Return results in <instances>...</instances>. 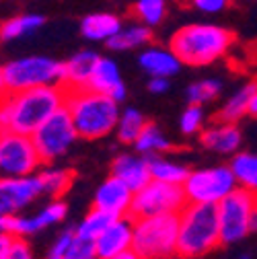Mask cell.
I'll use <instances>...</instances> for the list:
<instances>
[{
  "mask_svg": "<svg viewBox=\"0 0 257 259\" xmlns=\"http://www.w3.org/2000/svg\"><path fill=\"white\" fill-rule=\"evenodd\" d=\"M66 97L68 89L64 84L9 91L0 99V127L31 136L48 117L66 105Z\"/></svg>",
  "mask_w": 257,
  "mask_h": 259,
  "instance_id": "cell-1",
  "label": "cell"
},
{
  "mask_svg": "<svg viewBox=\"0 0 257 259\" xmlns=\"http://www.w3.org/2000/svg\"><path fill=\"white\" fill-rule=\"evenodd\" d=\"M66 109L74 121L78 138L99 140L109 136L119 121V101L91 89H68Z\"/></svg>",
  "mask_w": 257,
  "mask_h": 259,
  "instance_id": "cell-2",
  "label": "cell"
},
{
  "mask_svg": "<svg viewBox=\"0 0 257 259\" xmlns=\"http://www.w3.org/2000/svg\"><path fill=\"white\" fill-rule=\"evenodd\" d=\"M235 35L229 29L210 23H194L181 27L171 37V50L181 64L187 66H208L220 60L233 46Z\"/></svg>",
  "mask_w": 257,
  "mask_h": 259,
  "instance_id": "cell-3",
  "label": "cell"
},
{
  "mask_svg": "<svg viewBox=\"0 0 257 259\" xmlns=\"http://www.w3.org/2000/svg\"><path fill=\"white\" fill-rule=\"evenodd\" d=\"M222 245L218 208L214 204H194L179 212L177 255L183 259H198Z\"/></svg>",
  "mask_w": 257,
  "mask_h": 259,
  "instance_id": "cell-4",
  "label": "cell"
},
{
  "mask_svg": "<svg viewBox=\"0 0 257 259\" xmlns=\"http://www.w3.org/2000/svg\"><path fill=\"white\" fill-rule=\"evenodd\" d=\"M179 214H156L134 218L132 249L142 259H171L177 255Z\"/></svg>",
  "mask_w": 257,
  "mask_h": 259,
  "instance_id": "cell-5",
  "label": "cell"
},
{
  "mask_svg": "<svg viewBox=\"0 0 257 259\" xmlns=\"http://www.w3.org/2000/svg\"><path fill=\"white\" fill-rule=\"evenodd\" d=\"M7 91H23L41 84L64 82V62L48 56H27L13 60L0 68Z\"/></svg>",
  "mask_w": 257,
  "mask_h": 259,
  "instance_id": "cell-6",
  "label": "cell"
},
{
  "mask_svg": "<svg viewBox=\"0 0 257 259\" xmlns=\"http://www.w3.org/2000/svg\"><path fill=\"white\" fill-rule=\"evenodd\" d=\"M41 163V154L29 134L0 127V173L7 177L35 175Z\"/></svg>",
  "mask_w": 257,
  "mask_h": 259,
  "instance_id": "cell-7",
  "label": "cell"
},
{
  "mask_svg": "<svg viewBox=\"0 0 257 259\" xmlns=\"http://www.w3.org/2000/svg\"><path fill=\"white\" fill-rule=\"evenodd\" d=\"M255 202H257V193L239 185L227 198L216 204L222 245L239 243L251 233V212Z\"/></svg>",
  "mask_w": 257,
  "mask_h": 259,
  "instance_id": "cell-8",
  "label": "cell"
},
{
  "mask_svg": "<svg viewBox=\"0 0 257 259\" xmlns=\"http://www.w3.org/2000/svg\"><path fill=\"white\" fill-rule=\"evenodd\" d=\"M237 187H239V181H237L231 165L189 171L187 179L183 181V191L187 196V202H194V204H214L216 206L220 200H224Z\"/></svg>",
  "mask_w": 257,
  "mask_h": 259,
  "instance_id": "cell-9",
  "label": "cell"
},
{
  "mask_svg": "<svg viewBox=\"0 0 257 259\" xmlns=\"http://www.w3.org/2000/svg\"><path fill=\"white\" fill-rule=\"evenodd\" d=\"M187 206L183 185L150 179L142 189L134 191L130 216H156V214H179Z\"/></svg>",
  "mask_w": 257,
  "mask_h": 259,
  "instance_id": "cell-10",
  "label": "cell"
},
{
  "mask_svg": "<svg viewBox=\"0 0 257 259\" xmlns=\"http://www.w3.org/2000/svg\"><path fill=\"white\" fill-rule=\"evenodd\" d=\"M31 138H33L44 163H54V160L66 154L78 138V132H76L74 121H72L66 105L58 109L52 117H48L35 132L31 134Z\"/></svg>",
  "mask_w": 257,
  "mask_h": 259,
  "instance_id": "cell-11",
  "label": "cell"
},
{
  "mask_svg": "<svg viewBox=\"0 0 257 259\" xmlns=\"http://www.w3.org/2000/svg\"><path fill=\"white\" fill-rule=\"evenodd\" d=\"M39 196H44V189L37 173L27 177H0V214H21Z\"/></svg>",
  "mask_w": 257,
  "mask_h": 259,
  "instance_id": "cell-12",
  "label": "cell"
},
{
  "mask_svg": "<svg viewBox=\"0 0 257 259\" xmlns=\"http://www.w3.org/2000/svg\"><path fill=\"white\" fill-rule=\"evenodd\" d=\"M132 243H134V218L130 214L117 216L97 237L95 251H97L99 259H107V257H113L117 253L132 249Z\"/></svg>",
  "mask_w": 257,
  "mask_h": 259,
  "instance_id": "cell-13",
  "label": "cell"
},
{
  "mask_svg": "<svg viewBox=\"0 0 257 259\" xmlns=\"http://www.w3.org/2000/svg\"><path fill=\"white\" fill-rule=\"evenodd\" d=\"M132 198H134V191L123 181H119L115 175H111L95 191L93 206L111 212L113 216H127L132 208Z\"/></svg>",
  "mask_w": 257,
  "mask_h": 259,
  "instance_id": "cell-14",
  "label": "cell"
},
{
  "mask_svg": "<svg viewBox=\"0 0 257 259\" xmlns=\"http://www.w3.org/2000/svg\"><path fill=\"white\" fill-rule=\"evenodd\" d=\"M200 144L206 150H212L216 154H237L243 144L241 127L235 121H222L218 119L210 127H204L200 132Z\"/></svg>",
  "mask_w": 257,
  "mask_h": 259,
  "instance_id": "cell-15",
  "label": "cell"
},
{
  "mask_svg": "<svg viewBox=\"0 0 257 259\" xmlns=\"http://www.w3.org/2000/svg\"><path fill=\"white\" fill-rule=\"evenodd\" d=\"M111 175H115L119 181H123L132 191L142 189L152 177L148 167V156L140 152H123L113 158L111 163Z\"/></svg>",
  "mask_w": 257,
  "mask_h": 259,
  "instance_id": "cell-16",
  "label": "cell"
},
{
  "mask_svg": "<svg viewBox=\"0 0 257 259\" xmlns=\"http://www.w3.org/2000/svg\"><path fill=\"white\" fill-rule=\"evenodd\" d=\"M68 214V206L62 198H52L48 206H44L37 214L33 216H21L17 214V237H29L35 235L48 226L60 224Z\"/></svg>",
  "mask_w": 257,
  "mask_h": 259,
  "instance_id": "cell-17",
  "label": "cell"
},
{
  "mask_svg": "<svg viewBox=\"0 0 257 259\" xmlns=\"http://www.w3.org/2000/svg\"><path fill=\"white\" fill-rule=\"evenodd\" d=\"M87 89L97 91V93H105L119 103L125 99V84L121 80L119 68H117V64L109 58H99L97 66H95V70L89 78Z\"/></svg>",
  "mask_w": 257,
  "mask_h": 259,
  "instance_id": "cell-18",
  "label": "cell"
},
{
  "mask_svg": "<svg viewBox=\"0 0 257 259\" xmlns=\"http://www.w3.org/2000/svg\"><path fill=\"white\" fill-rule=\"evenodd\" d=\"M99 54H95L91 50L76 52L70 60L64 62V87L66 89H87L89 78L99 62Z\"/></svg>",
  "mask_w": 257,
  "mask_h": 259,
  "instance_id": "cell-19",
  "label": "cell"
},
{
  "mask_svg": "<svg viewBox=\"0 0 257 259\" xmlns=\"http://www.w3.org/2000/svg\"><path fill=\"white\" fill-rule=\"evenodd\" d=\"M138 62H140V68L148 76L171 78L181 68V60L177 58V54L173 50H165V48H146L138 56Z\"/></svg>",
  "mask_w": 257,
  "mask_h": 259,
  "instance_id": "cell-20",
  "label": "cell"
},
{
  "mask_svg": "<svg viewBox=\"0 0 257 259\" xmlns=\"http://www.w3.org/2000/svg\"><path fill=\"white\" fill-rule=\"evenodd\" d=\"M121 29V19L111 13H95L80 21V33L91 41H107Z\"/></svg>",
  "mask_w": 257,
  "mask_h": 259,
  "instance_id": "cell-21",
  "label": "cell"
},
{
  "mask_svg": "<svg viewBox=\"0 0 257 259\" xmlns=\"http://www.w3.org/2000/svg\"><path fill=\"white\" fill-rule=\"evenodd\" d=\"M150 41H152V29L144 23H134V25L121 27L105 44L113 52H125V50H136L140 46H146Z\"/></svg>",
  "mask_w": 257,
  "mask_h": 259,
  "instance_id": "cell-22",
  "label": "cell"
},
{
  "mask_svg": "<svg viewBox=\"0 0 257 259\" xmlns=\"http://www.w3.org/2000/svg\"><path fill=\"white\" fill-rule=\"evenodd\" d=\"M46 19L41 15H17L0 23V41H13L33 35L44 27Z\"/></svg>",
  "mask_w": 257,
  "mask_h": 259,
  "instance_id": "cell-23",
  "label": "cell"
},
{
  "mask_svg": "<svg viewBox=\"0 0 257 259\" xmlns=\"http://www.w3.org/2000/svg\"><path fill=\"white\" fill-rule=\"evenodd\" d=\"M148 167H150V177L156 181H167V183H179L189 175V169L173 158H167L165 154H150L148 156Z\"/></svg>",
  "mask_w": 257,
  "mask_h": 259,
  "instance_id": "cell-24",
  "label": "cell"
},
{
  "mask_svg": "<svg viewBox=\"0 0 257 259\" xmlns=\"http://www.w3.org/2000/svg\"><path fill=\"white\" fill-rule=\"evenodd\" d=\"M253 93H257V80L243 84V87L231 97V99L222 105V109H220V113H218V119L239 123V119H243V117L247 115L249 101H251Z\"/></svg>",
  "mask_w": 257,
  "mask_h": 259,
  "instance_id": "cell-25",
  "label": "cell"
},
{
  "mask_svg": "<svg viewBox=\"0 0 257 259\" xmlns=\"http://www.w3.org/2000/svg\"><path fill=\"white\" fill-rule=\"evenodd\" d=\"M37 177L41 181V189H44V196L50 198H62L72 185V173L64 167H46L37 171Z\"/></svg>",
  "mask_w": 257,
  "mask_h": 259,
  "instance_id": "cell-26",
  "label": "cell"
},
{
  "mask_svg": "<svg viewBox=\"0 0 257 259\" xmlns=\"http://www.w3.org/2000/svg\"><path fill=\"white\" fill-rule=\"evenodd\" d=\"M134 148H136V152H140L144 156H150V154L169 152L173 148V144L156 123H146L144 130H142V134L134 142Z\"/></svg>",
  "mask_w": 257,
  "mask_h": 259,
  "instance_id": "cell-27",
  "label": "cell"
},
{
  "mask_svg": "<svg viewBox=\"0 0 257 259\" xmlns=\"http://www.w3.org/2000/svg\"><path fill=\"white\" fill-rule=\"evenodd\" d=\"M146 117L134 109V107H125L121 113H119V121H117V127H115V134L119 138L121 144H132L138 140V136L142 134V130L146 125Z\"/></svg>",
  "mask_w": 257,
  "mask_h": 259,
  "instance_id": "cell-28",
  "label": "cell"
},
{
  "mask_svg": "<svg viewBox=\"0 0 257 259\" xmlns=\"http://www.w3.org/2000/svg\"><path fill=\"white\" fill-rule=\"evenodd\" d=\"M117 216H113L111 212H105L101 208H95L89 210V214L78 222V226L74 229V233L80 237V239H87V241H97V237L107 229V226L115 220Z\"/></svg>",
  "mask_w": 257,
  "mask_h": 259,
  "instance_id": "cell-29",
  "label": "cell"
},
{
  "mask_svg": "<svg viewBox=\"0 0 257 259\" xmlns=\"http://www.w3.org/2000/svg\"><path fill=\"white\" fill-rule=\"evenodd\" d=\"M231 169L241 187L257 193V154L253 152H237L233 154Z\"/></svg>",
  "mask_w": 257,
  "mask_h": 259,
  "instance_id": "cell-30",
  "label": "cell"
},
{
  "mask_svg": "<svg viewBox=\"0 0 257 259\" xmlns=\"http://www.w3.org/2000/svg\"><path fill=\"white\" fill-rule=\"evenodd\" d=\"M132 15L148 27H156L163 23L167 15V3L165 0H136L132 7Z\"/></svg>",
  "mask_w": 257,
  "mask_h": 259,
  "instance_id": "cell-31",
  "label": "cell"
},
{
  "mask_svg": "<svg viewBox=\"0 0 257 259\" xmlns=\"http://www.w3.org/2000/svg\"><path fill=\"white\" fill-rule=\"evenodd\" d=\"M220 80H214V78H204V80H198V82H191L187 87V101L189 103H196V105H204V103H210L214 101L216 97L220 95Z\"/></svg>",
  "mask_w": 257,
  "mask_h": 259,
  "instance_id": "cell-32",
  "label": "cell"
},
{
  "mask_svg": "<svg viewBox=\"0 0 257 259\" xmlns=\"http://www.w3.org/2000/svg\"><path fill=\"white\" fill-rule=\"evenodd\" d=\"M204 109L202 105H196V103H189L185 107V111L181 113L179 117V130H181V134L185 136H194V134H200L202 130H204Z\"/></svg>",
  "mask_w": 257,
  "mask_h": 259,
  "instance_id": "cell-33",
  "label": "cell"
},
{
  "mask_svg": "<svg viewBox=\"0 0 257 259\" xmlns=\"http://www.w3.org/2000/svg\"><path fill=\"white\" fill-rule=\"evenodd\" d=\"M62 259H99V257H97V251H95V243L93 241L80 239L74 233V239L68 245V249H66V253H64Z\"/></svg>",
  "mask_w": 257,
  "mask_h": 259,
  "instance_id": "cell-34",
  "label": "cell"
},
{
  "mask_svg": "<svg viewBox=\"0 0 257 259\" xmlns=\"http://www.w3.org/2000/svg\"><path fill=\"white\" fill-rule=\"evenodd\" d=\"M72 239H74V231H64V233H60V235L56 237V241L52 243V247H50L46 259H62L64 253H66V249H68V245L72 243Z\"/></svg>",
  "mask_w": 257,
  "mask_h": 259,
  "instance_id": "cell-35",
  "label": "cell"
},
{
  "mask_svg": "<svg viewBox=\"0 0 257 259\" xmlns=\"http://www.w3.org/2000/svg\"><path fill=\"white\" fill-rule=\"evenodd\" d=\"M187 3H189V7H194L200 13L214 15V13H222L231 5V0H187Z\"/></svg>",
  "mask_w": 257,
  "mask_h": 259,
  "instance_id": "cell-36",
  "label": "cell"
},
{
  "mask_svg": "<svg viewBox=\"0 0 257 259\" xmlns=\"http://www.w3.org/2000/svg\"><path fill=\"white\" fill-rule=\"evenodd\" d=\"M9 259H35L33 249H31V245L25 241V237H17L15 239Z\"/></svg>",
  "mask_w": 257,
  "mask_h": 259,
  "instance_id": "cell-37",
  "label": "cell"
},
{
  "mask_svg": "<svg viewBox=\"0 0 257 259\" xmlns=\"http://www.w3.org/2000/svg\"><path fill=\"white\" fill-rule=\"evenodd\" d=\"M148 91L152 95H165L169 91V78H165V76H150Z\"/></svg>",
  "mask_w": 257,
  "mask_h": 259,
  "instance_id": "cell-38",
  "label": "cell"
},
{
  "mask_svg": "<svg viewBox=\"0 0 257 259\" xmlns=\"http://www.w3.org/2000/svg\"><path fill=\"white\" fill-rule=\"evenodd\" d=\"M13 243H15V237L0 233V259H9L11 249H13Z\"/></svg>",
  "mask_w": 257,
  "mask_h": 259,
  "instance_id": "cell-39",
  "label": "cell"
},
{
  "mask_svg": "<svg viewBox=\"0 0 257 259\" xmlns=\"http://www.w3.org/2000/svg\"><path fill=\"white\" fill-rule=\"evenodd\" d=\"M107 259H142L134 249H127V251H123V253H117V255H113V257H107Z\"/></svg>",
  "mask_w": 257,
  "mask_h": 259,
  "instance_id": "cell-40",
  "label": "cell"
},
{
  "mask_svg": "<svg viewBox=\"0 0 257 259\" xmlns=\"http://www.w3.org/2000/svg\"><path fill=\"white\" fill-rule=\"evenodd\" d=\"M247 115L257 117V93H253V97H251V101H249V109H247Z\"/></svg>",
  "mask_w": 257,
  "mask_h": 259,
  "instance_id": "cell-41",
  "label": "cell"
},
{
  "mask_svg": "<svg viewBox=\"0 0 257 259\" xmlns=\"http://www.w3.org/2000/svg\"><path fill=\"white\" fill-rule=\"evenodd\" d=\"M251 233H257V202H255L253 212H251Z\"/></svg>",
  "mask_w": 257,
  "mask_h": 259,
  "instance_id": "cell-42",
  "label": "cell"
},
{
  "mask_svg": "<svg viewBox=\"0 0 257 259\" xmlns=\"http://www.w3.org/2000/svg\"><path fill=\"white\" fill-rule=\"evenodd\" d=\"M9 91H7V84H5V78H3V74H0V99L7 95Z\"/></svg>",
  "mask_w": 257,
  "mask_h": 259,
  "instance_id": "cell-43",
  "label": "cell"
},
{
  "mask_svg": "<svg viewBox=\"0 0 257 259\" xmlns=\"http://www.w3.org/2000/svg\"><path fill=\"white\" fill-rule=\"evenodd\" d=\"M239 259H253V257H251L249 253H241V255H239Z\"/></svg>",
  "mask_w": 257,
  "mask_h": 259,
  "instance_id": "cell-44",
  "label": "cell"
},
{
  "mask_svg": "<svg viewBox=\"0 0 257 259\" xmlns=\"http://www.w3.org/2000/svg\"><path fill=\"white\" fill-rule=\"evenodd\" d=\"M255 3H257V0H255Z\"/></svg>",
  "mask_w": 257,
  "mask_h": 259,
  "instance_id": "cell-45",
  "label": "cell"
}]
</instances>
